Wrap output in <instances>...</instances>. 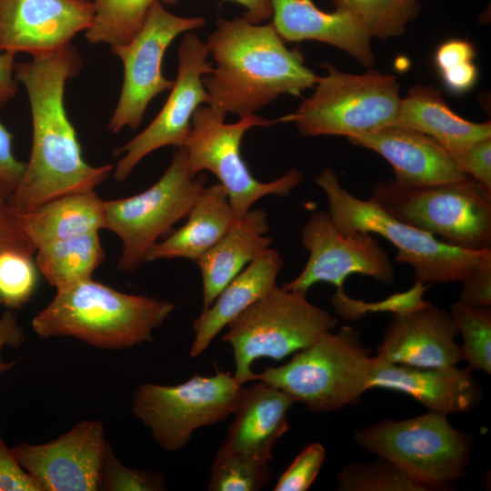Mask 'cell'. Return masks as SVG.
I'll return each instance as SVG.
<instances>
[{
  "instance_id": "cb8c5ba5",
  "label": "cell",
  "mask_w": 491,
  "mask_h": 491,
  "mask_svg": "<svg viewBox=\"0 0 491 491\" xmlns=\"http://www.w3.org/2000/svg\"><path fill=\"white\" fill-rule=\"evenodd\" d=\"M283 265L279 253L268 248L235 276L194 321L190 356L196 357L202 354L224 327L276 286Z\"/></svg>"
},
{
  "instance_id": "5bb4252c",
  "label": "cell",
  "mask_w": 491,
  "mask_h": 491,
  "mask_svg": "<svg viewBox=\"0 0 491 491\" xmlns=\"http://www.w3.org/2000/svg\"><path fill=\"white\" fill-rule=\"evenodd\" d=\"M206 44L192 33L184 35L177 50L178 70L164 106L154 120L115 155L123 156L114 165L115 181H125L147 155L167 145L184 146L191 130V120L202 104H209L202 77L213 71L207 60Z\"/></svg>"
},
{
  "instance_id": "7bdbcfd3",
  "label": "cell",
  "mask_w": 491,
  "mask_h": 491,
  "mask_svg": "<svg viewBox=\"0 0 491 491\" xmlns=\"http://www.w3.org/2000/svg\"><path fill=\"white\" fill-rule=\"evenodd\" d=\"M25 340L23 328L17 322L15 314L6 309L0 316V375L12 368L15 362H4L1 358V353L5 346L16 347Z\"/></svg>"
},
{
  "instance_id": "f6af8a7d",
  "label": "cell",
  "mask_w": 491,
  "mask_h": 491,
  "mask_svg": "<svg viewBox=\"0 0 491 491\" xmlns=\"http://www.w3.org/2000/svg\"><path fill=\"white\" fill-rule=\"evenodd\" d=\"M178 0H163L165 4H175ZM246 9L244 17L254 24H260L272 18L273 10L270 0H231Z\"/></svg>"
},
{
  "instance_id": "7c38bea8",
  "label": "cell",
  "mask_w": 491,
  "mask_h": 491,
  "mask_svg": "<svg viewBox=\"0 0 491 491\" xmlns=\"http://www.w3.org/2000/svg\"><path fill=\"white\" fill-rule=\"evenodd\" d=\"M240 387L234 376L224 371L194 376L175 386L142 384L134 394L132 411L162 449L175 452L195 430L233 414Z\"/></svg>"
},
{
  "instance_id": "4dcf8cb0",
  "label": "cell",
  "mask_w": 491,
  "mask_h": 491,
  "mask_svg": "<svg viewBox=\"0 0 491 491\" xmlns=\"http://www.w3.org/2000/svg\"><path fill=\"white\" fill-rule=\"evenodd\" d=\"M336 10L356 17L372 37L401 35L419 10L417 0H332Z\"/></svg>"
},
{
  "instance_id": "9a60e30c",
  "label": "cell",
  "mask_w": 491,
  "mask_h": 491,
  "mask_svg": "<svg viewBox=\"0 0 491 491\" xmlns=\"http://www.w3.org/2000/svg\"><path fill=\"white\" fill-rule=\"evenodd\" d=\"M301 242L308 251L300 274L282 286L284 289L306 294L317 283H328L344 291L347 276L362 275L392 285L394 265L386 251L369 233L346 235L335 225L327 212H314L301 231Z\"/></svg>"
},
{
  "instance_id": "2e32d148",
  "label": "cell",
  "mask_w": 491,
  "mask_h": 491,
  "mask_svg": "<svg viewBox=\"0 0 491 491\" xmlns=\"http://www.w3.org/2000/svg\"><path fill=\"white\" fill-rule=\"evenodd\" d=\"M108 445L101 421L83 420L53 441L12 452L40 491H96Z\"/></svg>"
},
{
  "instance_id": "8fae6325",
  "label": "cell",
  "mask_w": 491,
  "mask_h": 491,
  "mask_svg": "<svg viewBox=\"0 0 491 491\" xmlns=\"http://www.w3.org/2000/svg\"><path fill=\"white\" fill-rule=\"evenodd\" d=\"M205 182V175L189 174L181 146L153 185L129 197L105 200V229L115 233L123 246L120 270L133 272L146 263L149 249L186 217Z\"/></svg>"
},
{
  "instance_id": "74e56055",
  "label": "cell",
  "mask_w": 491,
  "mask_h": 491,
  "mask_svg": "<svg viewBox=\"0 0 491 491\" xmlns=\"http://www.w3.org/2000/svg\"><path fill=\"white\" fill-rule=\"evenodd\" d=\"M326 449L320 443H313L299 453L283 472L275 491H306L315 482L323 466Z\"/></svg>"
},
{
  "instance_id": "7a4b0ae2",
  "label": "cell",
  "mask_w": 491,
  "mask_h": 491,
  "mask_svg": "<svg viewBox=\"0 0 491 491\" xmlns=\"http://www.w3.org/2000/svg\"><path fill=\"white\" fill-rule=\"evenodd\" d=\"M205 44L215 67L202 81L208 105L220 114L253 115L283 94L300 95L318 78L298 48L286 47L272 23L220 18Z\"/></svg>"
},
{
  "instance_id": "44dd1931",
  "label": "cell",
  "mask_w": 491,
  "mask_h": 491,
  "mask_svg": "<svg viewBox=\"0 0 491 491\" xmlns=\"http://www.w3.org/2000/svg\"><path fill=\"white\" fill-rule=\"evenodd\" d=\"M272 24L284 41H318L338 47L366 67L375 56L371 35L354 15L340 11L326 12L312 0H270Z\"/></svg>"
},
{
  "instance_id": "5b68a950",
  "label": "cell",
  "mask_w": 491,
  "mask_h": 491,
  "mask_svg": "<svg viewBox=\"0 0 491 491\" xmlns=\"http://www.w3.org/2000/svg\"><path fill=\"white\" fill-rule=\"evenodd\" d=\"M373 356L355 328L343 326L326 332L280 366L256 374L315 412H330L356 404L369 390Z\"/></svg>"
},
{
  "instance_id": "836d02e7",
  "label": "cell",
  "mask_w": 491,
  "mask_h": 491,
  "mask_svg": "<svg viewBox=\"0 0 491 491\" xmlns=\"http://www.w3.org/2000/svg\"><path fill=\"white\" fill-rule=\"evenodd\" d=\"M269 462L219 448L210 471V491H257L270 480Z\"/></svg>"
},
{
  "instance_id": "30bf717a",
  "label": "cell",
  "mask_w": 491,
  "mask_h": 491,
  "mask_svg": "<svg viewBox=\"0 0 491 491\" xmlns=\"http://www.w3.org/2000/svg\"><path fill=\"white\" fill-rule=\"evenodd\" d=\"M225 115L208 106H199L191 120V130L184 145L189 174L213 173L225 189L236 217L246 214L264 196L288 195L302 181V173L293 168L283 176L261 182L254 177L241 155V141L246 132L255 126L276 123L249 115L233 124Z\"/></svg>"
},
{
  "instance_id": "8992f818",
  "label": "cell",
  "mask_w": 491,
  "mask_h": 491,
  "mask_svg": "<svg viewBox=\"0 0 491 491\" xmlns=\"http://www.w3.org/2000/svg\"><path fill=\"white\" fill-rule=\"evenodd\" d=\"M338 319L310 303L306 294L275 286L227 326L222 336L234 352V377L254 381L251 365L259 358L281 361L332 331Z\"/></svg>"
},
{
  "instance_id": "60d3db41",
  "label": "cell",
  "mask_w": 491,
  "mask_h": 491,
  "mask_svg": "<svg viewBox=\"0 0 491 491\" xmlns=\"http://www.w3.org/2000/svg\"><path fill=\"white\" fill-rule=\"evenodd\" d=\"M25 163L13 152V135L0 121V195L6 199L18 185Z\"/></svg>"
},
{
  "instance_id": "ffe728a7",
  "label": "cell",
  "mask_w": 491,
  "mask_h": 491,
  "mask_svg": "<svg viewBox=\"0 0 491 491\" xmlns=\"http://www.w3.org/2000/svg\"><path fill=\"white\" fill-rule=\"evenodd\" d=\"M472 370L456 366L415 367L391 364L373 356L369 389L382 388L411 396L429 411L444 415L466 413L477 407L482 390Z\"/></svg>"
},
{
  "instance_id": "ba28073f",
  "label": "cell",
  "mask_w": 491,
  "mask_h": 491,
  "mask_svg": "<svg viewBox=\"0 0 491 491\" xmlns=\"http://www.w3.org/2000/svg\"><path fill=\"white\" fill-rule=\"evenodd\" d=\"M362 449L386 458L425 489H447L463 477L469 462V436L447 416L428 411L404 420L385 419L358 429Z\"/></svg>"
},
{
  "instance_id": "ab89813d",
  "label": "cell",
  "mask_w": 491,
  "mask_h": 491,
  "mask_svg": "<svg viewBox=\"0 0 491 491\" xmlns=\"http://www.w3.org/2000/svg\"><path fill=\"white\" fill-rule=\"evenodd\" d=\"M457 302L474 307L491 305V249H487L477 266L462 282Z\"/></svg>"
},
{
  "instance_id": "b9f144b4",
  "label": "cell",
  "mask_w": 491,
  "mask_h": 491,
  "mask_svg": "<svg viewBox=\"0 0 491 491\" xmlns=\"http://www.w3.org/2000/svg\"><path fill=\"white\" fill-rule=\"evenodd\" d=\"M40 491L30 475L20 466L0 432V491Z\"/></svg>"
},
{
  "instance_id": "1f68e13d",
  "label": "cell",
  "mask_w": 491,
  "mask_h": 491,
  "mask_svg": "<svg viewBox=\"0 0 491 491\" xmlns=\"http://www.w3.org/2000/svg\"><path fill=\"white\" fill-rule=\"evenodd\" d=\"M338 491H426L392 462H351L337 475Z\"/></svg>"
},
{
  "instance_id": "277c9868",
  "label": "cell",
  "mask_w": 491,
  "mask_h": 491,
  "mask_svg": "<svg viewBox=\"0 0 491 491\" xmlns=\"http://www.w3.org/2000/svg\"><path fill=\"white\" fill-rule=\"evenodd\" d=\"M327 200V214L346 235L376 234L397 249L396 262L408 265L416 283H462L477 266L487 249L474 251L447 245L384 210L371 199L363 200L348 192L331 168L315 178Z\"/></svg>"
},
{
  "instance_id": "d4e9b609",
  "label": "cell",
  "mask_w": 491,
  "mask_h": 491,
  "mask_svg": "<svg viewBox=\"0 0 491 491\" xmlns=\"http://www.w3.org/2000/svg\"><path fill=\"white\" fill-rule=\"evenodd\" d=\"M184 225L148 251L145 262L185 258L196 262L237 218L221 184L204 186Z\"/></svg>"
},
{
  "instance_id": "bcb514c9",
  "label": "cell",
  "mask_w": 491,
  "mask_h": 491,
  "mask_svg": "<svg viewBox=\"0 0 491 491\" xmlns=\"http://www.w3.org/2000/svg\"><path fill=\"white\" fill-rule=\"evenodd\" d=\"M13 215V210L7 204V199L0 195V231L9 221Z\"/></svg>"
},
{
  "instance_id": "7402d4cb",
  "label": "cell",
  "mask_w": 491,
  "mask_h": 491,
  "mask_svg": "<svg viewBox=\"0 0 491 491\" xmlns=\"http://www.w3.org/2000/svg\"><path fill=\"white\" fill-rule=\"evenodd\" d=\"M293 404L286 393L262 381L246 387L241 386L235 416L220 448L271 461L276 443L289 430L287 412Z\"/></svg>"
},
{
  "instance_id": "ee69618b",
  "label": "cell",
  "mask_w": 491,
  "mask_h": 491,
  "mask_svg": "<svg viewBox=\"0 0 491 491\" xmlns=\"http://www.w3.org/2000/svg\"><path fill=\"white\" fill-rule=\"evenodd\" d=\"M15 56L14 54L0 52V107L13 98L17 91Z\"/></svg>"
},
{
  "instance_id": "d6986e66",
  "label": "cell",
  "mask_w": 491,
  "mask_h": 491,
  "mask_svg": "<svg viewBox=\"0 0 491 491\" xmlns=\"http://www.w3.org/2000/svg\"><path fill=\"white\" fill-rule=\"evenodd\" d=\"M388 162L394 181L416 187L466 179L451 154L432 137L398 124L347 137Z\"/></svg>"
},
{
  "instance_id": "e575fe53",
  "label": "cell",
  "mask_w": 491,
  "mask_h": 491,
  "mask_svg": "<svg viewBox=\"0 0 491 491\" xmlns=\"http://www.w3.org/2000/svg\"><path fill=\"white\" fill-rule=\"evenodd\" d=\"M475 57L473 44L465 39H448L437 47L434 61L448 91L463 94L473 88L478 78Z\"/></svg>"
},
{
  "instance_id": "6da1fadb",
  "label": "cell",
  "mask_w": 491,
  "mask_h": 491,
  "mask_svg": "<svg viewBox=\"0 0 491 491\" xmlns=\"http://www.w3.org/2000/svg\"><path fill=\"white\" fill-rule=\"evenodd\" d=\"M82 64L71 44L51 55L15 64V78L26 91L32 118L30 155L18 185L7 198L15 213L65 195L94 191L113 173V165H92L84 159L65 111V84L78 74Z\"/></svg>"
},
{
  "instance_id": "f1b7e54d",
  "label": "cell",
  "mask_w": 491,
  "mask_h": 491,
  "mask_svg": "<svg viewBox=\"0 0 491 491\" xmlns=\"http://www.w3.org/2000/svg\"><path fill=\"white\" fill-rule=\"evenodd\" d=\"M104 260L99 232L54 241L35 253L40 274L56 290L92 278Z\"/></svg>"
},
{
  "instance_id": "f35d334b",
  "label": "cell",
  "mask_w": 491,
  "mask_h": 491,
  "mask_svg": "<svg viewBox=\"0 0 491 491\" xmlns=\"http://www.w3.org/2000/svg\"><path fill=\"white\" fill-rule=\"evenodd\" d=\"M451 155L465 174L491 195V137L476 141Z\"/></svg>"
},
{
  "instance_id": "3957f363",
  "label": "cell",
  "mask_w": 491,
  "mask_h": 491,
  "mask_svg": "<svg viewBox=\"0 0 491 491\" xmlns=\"http://www.w3.org/2000/svg\"><path fill=\"white\" fill-rule=\"evenodd\" d=\"M174 309L169 301L123 293L89 278L57 289L31 325L42 338L73 336L119 350L152 341L154 330Z\"/></svg>"
},
{
  "instance_id": "d590c367",
  "label": "cell",
  "mask_w": 491,
  "mask_h": 491,
  "mask_svg": "<svg viewBox=\"0 0 491 491\" xmlns=\"http://www.w3.org/2000/svg\"><path fill=\"white\" fill-rule=\"evenodd\" d=\"M426 288V285L416 283L410 290L396 294L378 303H365L348 297L344 291H336L332 297V305L341 316L350 320L358 319L372 312L406 314L429 304L423 299Z\"/></svg>"
},
{
  "instance_id": "f546056e",
  "label": "cell",
  "mask_w": 491,
  "mask_h": 491,
  "mask_svg": "<svg viewBox=\"0 0 491 491\" xmlns=\"http://www.w3.org/2000/svg\"><path fill=\"white\" fill-rule=\"evenodd\" d=\"M155 0H94L95 15L85 32L93 45L110 47L128 42L141 27Z\"/></svg>"
},
{
  "instance_id": "8d00e7d4",
  "label": "cell",
  "mask_w": 491,
  "mask_h": 491,
  "mask_svg": "<svg viewBox=\"0 0 491 491\" xmlns=\"http://www.w3.org/2000/svg\"><path fill=\"white\" fill-rule=\"evenodd\" d=\"M165 488L163 474L132 469L124 466L108 445L100 470L98 490L160 491Z\"/></svg>"
},
{
  "instance_id": "9c48e42d",
  "label": "cell",
  "mask_w": 491,
  "mask_h": 491,
  "mask_svg": "<svg viewBox=\"0 0 491 491\" xmlns=\"http://www.w3.org/2000/svg\"><path fill=\"white\" fill-rule=\"evenodd\" d=\"M322 66L326 74L318 76L313 95L281 121L294 122L306 136L350 137L397 124L402 98L394 75L344 73L328 62Z\"/></svg>"
},
{
  "instance_id": "d6a6232c",
  "label": "cell",
  "mask_w": 491,
  "mask_h": 491,
  "mask_svg": "<svg viewBox=\"0 0 491 491\" xmlns=\"http://www.w3.org/2000/svg\"><path fill=\"white\" fill-rule=\"evenodd\" d=\"M450 314L463 339V360L471 370L491 373V312L455 302Z\"/></svg>"
},
{
  "instance_id": "603a6c76",
  "label": "cell",
  "mask_w": 491,
  "mask_h": 491,
  "mask_svg": "<svg viewBox=\"0 0 491 491\" xmlns=\"http://www.w3.org/2000/svg\"><path fill=\"white\" fill-rule=\"evenodd\" d=\"M263 209H250L237 217L225 235L197 261L203 286V309L209 307L224 287L272 244Z\"/></svg>"
},
{
  "instance_id": "83f0119b",
  "label": "cell",
  "mask_w": 491,
  "mask_h": 491,
  "mask_svg": "<svg viewBox=\"0 0 491 491\" xmlns=\"http://www.w3.org/2000/svg\"><path fill=\"white\" fill-rule=\"evenodd\" d=\"M35 253L36 247L13 211L0 231V306L18 309L32 298L41 275Z\"/></svg>"
},
{
  "instance_id": "4316f807",
  "label": "cell",
  "mask_w": 491,
  "mask_h": 491,
  "mask_svg": "<svg viewBox=\"0 0 491 491\" xmlns=\"http://www.w3.org/2000/svg\"><path fill=\"white\" fill-rule=\"evenodd\" d=\"M16 215L36 249L54 241L105 229V200L95 190L65 195Z\"/></svg>"
},
{
  "instance_id": "e0dca14e",
  "label": "cell",
  "mask_w": 491,
  "mask_h": 491,
  "mask_svg": "<svg viewBox=\"0 0 491 491\" xmlns=\"http://www.w3.org/2000/svg\"><path fill=\"white\" fill-rule=\"evenodd\" d=\"M94 15L89 0H0V52L51 55L85 32Z\"/></svg>"
},
{
  "instance_id": "4fadbf2b",
  "label": "cell",
  "mask_w": 491,
  "mask_h": 491,
  "mask_svg": "<svg viewBox=\"0 0 491 491\" xmlns=\"http://www.w3.org/2000/svg\"><path fill=\"white\" fill-rule=\"evenodd\" d=\"M205 25L201 16L183 17L167 11L155 0L136 34L125 44L111 47L124 65V81L108 128L118 133L125 127L135 129L149 103L170 90L174 81L162 73V62L170 44L182 33Z\"/></svg>"
},
{
  "instance_id": "ac0fdd59",
  "label": "cell",
  "mask_w": 491,
  "mask_h": 491,
  "mask_svg": "<svg viewBox=\"0 0 491 491\" xmlns=\"http://www.w3.org/2000/svg\"><path fill=\"white\" fill-rule=\"evenodd\" d=\"M459 335L450 314L432 304L406 314H392L376 357L415 367L456 366L463 360Z\"/></svg>"
},
{
  "instance_id": "484cf974",
  "label": "cell",
  "mask_w": 491,
  "mask_h": 491,
  "mask_svg": "<svg viewBox=\"0 0 491 491\" xmlns=\"http://www.w3.org/2000/svg\"><path fill=\"white\" fill-rule=\"evenodd\" d=\"M397 124L432 137L450 154L491 137L490 121L475 123L461 117L440 90L428 85H415L401 99Z\"/></svg>"
},
{
  "instance_id": "52a82bcc",
  "label": "cell",
  "mask_w": 491,
  "mask_h": 491,
  "mask_svg": "<svg viewBox=\"0 0 491 491\" xmlns=\"http://www.w3.org/2000/svg\"><path fill=\"white\" fill-rule=\"evenodd\" d=\"M369 199L447 245L474 251L491 248V195L471 177L416 187L385 180L372 188Z\"/></svg>"
}]
</instances>
